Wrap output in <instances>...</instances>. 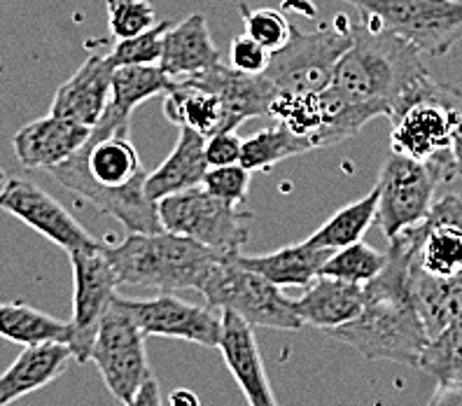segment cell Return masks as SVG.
<instances>
[{
  "label": "cell",
  "instance_id": "23",
  "mask_svg": "<svg viewBox=\"0 0 462 406\" xmlns=\"http://www.w3.org/2000/svg\"><path fill=\"white\" fill-rule=\"evenodd\" d=\"M409 294L430 341L446 328H451L453 322L462 320V276H432L420 269L413 257L409 271Z\"/></svg>",
  "mask_w": 462,
  "mask_h": 406
},
{
  "label": "cell",
  "instance_id": "32",
  "mask_svg": "<svg viewBox=\"0 0 462 406\" xmlns=\"http://www.w3.org/2000/svg\"><path fill=\"white\" fill-rule=\"evenodd\" d=\"M418 367L432 374L439 383L462 385V320L430 341Z\"/></svg>",
  "mask_w": 462,
  "mask_h": 406
},
{
  "label": "cell",
  "instance_id": "4",
  "mask_svg": "<svg viewBox=\"0 0 462 406\" xmlns=\"http://www.w3.org/2000/svg\"><path fill=\"white\" fill-rule=\"evenodd\" d=\"M103 250L113 264L119 285L159 292H201L215 264L229 254L166 229L152 234L126 232V236L115 245L103 243Z\"/></svg>",
  "mask_w": 462,
  "mask_h": 406
},
{
  "label": "cell",
  "instance_id": "6",
  "mask_svg": "<svg viewBox=\"0 0 462 406\" xmlns=\"http://www.w3.org/2000/svg\"><path fill=\"white\" fill-rule=\"evenodd\" d=\"M362 23L395 35L423 57H444L462 40V0H346Z\"/></svg>",
  "mask_w": 462,
  "mask_h": 406
},
{
  "label": "cell",
  "instance_id": "18",
  "mask_svg": "<svg viewBox=\"0 0 462 406\" xmlns=\"http://www.w3.org/2000/svg\"><path fill=\"white\" fill-rule=\"evenodd\" d=\"M91 129L75 125L70 119L47 115L22 126L12 138L17 161L23 169L50 171L51 166L66 161L82 143L89 138Z\"/></svg>",
  "mask_w": 462,
  "mask_h": 406
},
{
  "label": "cell",
  "instance_id": "20",
  "mask_svg": "<svg viewBox=\"0 0 462 406\" xmlns=\"http://www.w3.org/2000/svg\"><path fill=\"white\" fill-rule=\"evenodd\" d=\"M366 301L365 285L348 282L341 278L318 276L306 288L304 297L294 300L299 318L304 325L318 329H334L338 325L356 320Z\"/></svg>",
  "mask_w": 462,
  "mask_h": 406
},
{
  "label": "cell",
  "instance_id": "22",
  "mask_svg": "<svg viewBox=\"0 0 462 406\" xmlns=\"http://www.w3.org/2000/svg\"><path fill=\"white\" fill-rule=\"evenodd\" d=\"M334 250L320 248L306 238L301 243H292L285 248L276 250L269 254H243L236 253L234 260L245 269L254 271L271 281L278 288H288V285H297V288H309L310 282L320 276L322 264L328 262V257Z\"/></svg>",
  "mask_w": 462,
  "mask_h": 406
},
{
  "label": "cell",
  "instance_id": "26",
  "mask_svg": "<svg viewBox=\"0 0 462 406\" xmlns=\"http://www.w3.org/2000/svg\"><path fill=\"white\" fill-rule=\"evenodd\" d=\"M0 338H7L19 346L38 344H68L70 338V322L42 313L23 301L0 304Z\"/></svg>",
  "mask_w": 462,
  "mask_h": 406
},
{
  "label": "cell",
  "instance_id": "16",
  "mask_svg": "<svg viewBox=\"0 0 462 406\" xmlns=\"http://www.w3.org/2000/svg\"><path fill=\"white\" fill-rule=\"evenodd\" d=\"M217 348L222 350L226 369L236 378L248 406H281L273 395L260 348H257V338L248 322H243L229 310H222V337Z\"/></svg>",
  "mask_w": 462,
  "mask_h": 406
},
{
  "label": "cell",
  "instance_id": "24",
  "mask_svg": "<svg viewBox=\"0 0 462 406\" xmlns=\"http://www.w3.org/2000/svg\"><path fill=\"white\" fill-rule=\"evenodd\" d=\"M164 115L171 125L187 126L208 138L220 131H229L226 113L220 97L203 87L194 78L173 79L164 91Z\"/></svg>",
  "mask_w": 462,
  "mask_h": 406
},
{
  "label": "cell",
  "instance_id": "14",
  "mask_svg": "<svg viewBox=\"0 0 462 406\" xmlns=\"http://www.w3.org/2000/svg\"><path fill=\"white\" fill-rule=\"evenodd\" d=\"M0 210H5L7 215L22 220L23 225L31 226L40 236L57 243L59 248L66 250L68 254L97 243V238H91L85 226L79 225L57 198L47 194L35 182L23 180V178H10L3 185V189H0Z\"/></svg>",
  "mask_w": 462,
  "mask_h": 406
},
{
  "label": "cell",
  "instance_id": "17",
  "mask_svg": "<svg viewBox=\"0 0 462 406\" xmlns=\"http://www.w3.org/2000/svg\"><path fill=\"white\" fill-rule=\"evenodd\" d=\"M192 78L220 97L229 131H236V126H241L250 117L271 115V106L278 97V89L264 75L238 73L225 63H215L213 68Z\"/></svg>",
  "mask_w": 462,
  "mask_h": 406
},
{
  "label": "cell",
  "instance_id": "27",
  "mask_svg": "<svg viewBox=\"0 0 462 406\" xmlns=\"http://www.w3.org/2000/svg\"><path fill=\"white\" fill-rule=\"evenodd\" d=\"M376 210L378 189L374 187L365 198L348 203L341 210H337L320 229L310 234L309 241L313 245H320V248L328 250H338L344 248V245H350V243L362 241L365 234L369 232V226L376 222Z\"/></svg>",
  "mask_w": 462,
  "mask_h": 406
},
{
  "label": "cell",
  "instance_id": "40",
  "mask_svg": "<svg viewBox=\"0 0 462 406\" xmlns=\"http://www.w3.org/2000/svg\"><path fill=\"white\" fill-rule=\"evenodd\" d=\"M425 222L434 226L439 225L462 229V194H444V197L434 198Z\"/></svg>",
  "mask_w": 462,
  "mask_h": 406
},
{
  "label": "cell",
  "instance_id": "33",
  "mask_svg": "<svg viewBox=\"0 0 462 406\" xmlns=\"http://www.w3.org/2000/svg\"><path fill=\"white\" fill-rule=\"evenodd\" d=\"M171 26H173V22H162L150 31H145V33L135 35V38L117 40V45L107 54V59L115 66H135V63L159 66V59H162V51H164L166 31Z\"/></svg>",
  "mask_w": 462,
  "mask_h": 406
},
{
  "label": "cell",
  "instance_id": "42",
  "mask_svg": "<svg viewBox=\"0 0 462 406\" xmlns=\"http://www.w3.org/2000/svg\"><path fill=\"white\" fill-rule=\"evenodd\" d=\"M428 406H462V385L439 383Z\"/></svg>",
  "mask_w": 462,
  "mask_h": 406
},
{
  "label": "cell",
  "instance_id": "19",
  "mask_svg": "<svg viewBox=\"0 0 462 406\" xmlns=\"http://www.w3.org/2000/svg\"><path fill=\"white\" fill-rule=\"evenodd\" d=\"M73 360V350L68 344H38L26 346L5 372L0 374V406L14 404L35 390L54 383Z\"/></svg>",
  "mask_w": 462,
  "mask_h": 406
},
{
  "label": "cell",
  "instance_id": "39",
  "mask_svg": "<svg viewBox=\"0 0 462 406\" xmlns=\"http://www.w3.org/2000/svg\"><path fill=\"white\" fill-rule=\"evenodd\" d=\"M439 89L453 110V164L456 178H462V89L448 82H439Z\"/></svg>",
  "mask_w": 462,
  "mask_h": 406
},
{
  "label": "cell",
  "instance_id": "7",
  "mask_svg": "<svg viewBox=\"0 0 462 406\" xmlns=\"http://www.w3.org/2000/svg\"><path fill=\"white\" fill-rule=\"evenodd\" d=\"M353 42L348 14H337L334 23L301 33L292 26L288 45L271 54L264 78L281 94H320L334 79L338 59Z\"/></svg>",
  "mask_w": 462,
  "mask_h": 406
},
{
  "label": "cell",
  "instance_id": "8",
  "mask_svg": "<svg viewBox=\"0 0 462 406\" xmlns=\"http://www.w3.org/2000/svg\"><path fill=\"white\" fill-rule=\"evenodd\" d=\"M234 254L236 253H229L225 260L217 262L210 271L208 281L203 282L201 294L206 304L210 309L229 310L243 322H248L250 328L285 329V332L304 328L294 300H288L281 288L266 281L264 276L238 264Z\"/></svg>",
  "mask_w": 462,
  "mask_h": 406
},
{
  "label": "cell",
  "instance_id": "37",
  "mask_svg": "<svg viewBox=\"0 0 462 406\" xmlns=\"http://www.w3.org/2000/svg\"><path fill=\"white\" fill-rule=\"evenodd\" d=\"M271 63V51L250 35H236L229 47V66L238 73L264 75Z\"/></svg>",
  "mask_w": 462,
  "mask_h": 406
},
{
  "label": "cell",
  "instance_id": "36",
  "mask_svg": "<svg viewBox=\"0 0 462 406\" xmlns=\"http://www.w3.org/2000/svg\"><path fill=\"white\" fill-rule=\"evenodd\" d=\"M250 180H253V171H248L238 161V164L229 166H210L203 175L201 187H206L213 197L222 198V201L241 206L248 198Z\"/></svg>",
  "mask_w": 462,
  "mask_h": 406
},
{
  "label": "cell",
  "instance_id": "2",
  "mask_svg": "<svg viewBox=\"0 0 462 406\" xmlns=\"http://www.w3.org/2000/svg\"><path fill=\"white\" fill-rule=\"evenodd\" d=\"M420 245V229L409 226L390 238L385 264L365 285L366 301L356 320L329 329L334 338L353 346L366 360L418 367L430 337L409 294V271Z\"/></svg>",
  "mask_w": 462,
  "mask_h": 406
},
{
  "label": "cell",
  "instance_id": "41",
  "mask_svg": "<svg viewBox=\"0 0 462 406\" xmlns=\"http://www.w3.org/2000/svg\"><path fill=\"white\" fill-rule=\"evenodd\" d=\"M125 406H164V401H162V392H159L157 378L154 376L147 378L145 385H143V388L135 392L134 400Z\"/></svg>",
  "mask_w": 462,
  "mask_h": 406
},
{
  "label": "cell",
  "instance_id": "25",
  "mask_svg": "<svg viewBox=\"0 0 462 406\" xmlns=\"http://www.w3.org/2000/svg\"><path fill=\"white\" fill-rule=\"evenodd\" d=\"M208 171L206 161V138L197 131L182 126L178 145L157 171L147 173L145 192L152 201L171 197V194L194 189L203 185V175Z\"/></svg>",
  "mask_w": 462,
  "mask_h": 406
},
{
  "label": "cell",
  "instance_id": "34",
  "mask_svg": "<svg viewBox=\"0 0 462 406\" xmlns=\"http://www.w3.org/2000/svg\"><path fill=\"white\" fill-rule=\"evenodd\" d=\"M241 17L243 26H245V35L257 40L271 54L288 45L290 33H292V23L288 22V17L282 12L271 10V7L250 10L248 5H241Z\"/></svg>",
  "mask_w": 462,
  "mask_h": 406
},
{
  "label": "cell",
  "instance_id": "35",
  "mask_svg": "<svg viewBox=\"0 0 462 406\" xmlns=\"http://www.w3.org/2000/svg\"><path fill=\"white\" fill-rule=\"evenodd\" d=\"M107 26L115 40L135 38L157 26V12L147 0H106Z\"/></svg>",
  "mask_w": 462,
  "mask_h": 406
},
{
  "label": "cell",
  "instance_id": "43",
  "mask_svg": "<svg viewBox=\"0 0 462 406\" xmlns=\"http://www.w3.org/2000/svg\"><path fill=\"white\" fill-rule=\"evenodd\" d=\"M171 406H199V397L189 390H175L171 395Z\"/></svg>",
  "mask_w": 462,
  "mask_h": 406
},
{
  "label": "cell",
  "instance_id": "11",
  "mask_svg": "<svg viewBox=\"0 0 462 406\" xmlns=\"http://www.w3.org/2000/svg\"><path fill=\"white\" fill-rule=\"evenodd\" d=\"M390 122L393 152L418 161L453 154V110L432 75L400 103Z\"/></svg>",
  "mask_w": 462,
  "mask_h": 406
},
{
  "label": "cell",
  "instance_id": "12",
  "mask_svg": "<svg viewBox=\"0 0 462 406\" xmlns=\"http://www.w3.org/2000/svg\"><path fill=\"white\" fill-rule=\"evenodd\" d=\"M68 257L73 264V318L68 346L75 362H89L98 325L117 297L119 281L103 243H91Z\"/></svg>",
  "mask_w": 462,
  "mask_h": 406
},
{
  "label": "cell",
  "instance_id": "3",
  "mask_svg": "<svg viewBox=\"0 0 462 406\" xmlns=\"http://www.w3.org/2000/svg\"><path fill=\"white\" fill-rule=\"evenodd\" d=\"M428 78L430 70L416 47L383 31L374 33L360 22L353 23V42L338 59L329 87L346 101L390 119L400 103Z\"/></svg>",
  "mask_w": 462,
  "mask_h": 406
},
{
  "label": "cell",
  "instance_id": "1",
  "mask_svg": "<svg viewBox=\"0 0 462 406\" xmlns=\"http://www.w3.org/2000/svg\"><path fill=\"white\" fill-rule=\"evenodd\" d=\"M131 135V115L107 106L89 138L47 173L66 189L110 215L126 232H162L157 201L147 197V171Z\"/></svg>",
  "mask_w": 462,
  "mask_h": 406
},
{
  "label": "cell",
  "instance_id": "9",
  "mask_svg": "<svg viewBox=\"0 0 462 406\" xmlns=\"http://www.w3.org/2000/svg\"><path fill=\"white\" fill-rule=\"evenodd\" d=\"M159 222L166 232L194 238L222 253H238L248 243L253 213L213 197L206 187H194L157 201Z\"/></svg>",
  "mask_w": 462,
  "mask_h": 406
},
{
  "label": "cell",
  "instance_id": "30",
  "mask_svg": "<svg viewBox=\"0 0 462 406\" xmlns=\"http://www.w3.org/2000/svg\"><path fill=\"white\" fill-rule=\"evenodd\" d=\"M173 79L159 66H115L110 82V106L122 113H134L147 98L164 94Z\"/></svg>",
  "mask_w": 462,
  "mask_h": 406
},
{
  "label": "cell",
  "instance_id": "13",
  "mask_svg": "<svg viewBox=\"0 0 462 406\" xmlns=\"http://www.w3.org/2000/svg\"><path fill=\"white\" fill-rule=\"evenodd\" d=\"M119 300L145 337L182 338L203 348L220 346L222 310L210 309L208 304H192L171 292L159 294L154 300H129L119 294Z\"/></svg>",
  "mask_w": 462,
  "mask_h": 406
},
{
  "label": "cell",
  "instance_id": "5",
  "mask_svg": "<svg viewBox=\"0 0 462 406\" xmlns=\"http://www.w3.org/2000/svg\"><path fill=\"white\" fill-rule=\"evenodd\" d=\"M451 180H456L453 154L418 161L404 154L390 152L376 182V222L388 241L409 226L420 225L432 208L441 182Z\"/></svg>",
  "mask_w": 462,
  "mask_h": 406
},
{
  "label": "cell",
  "instance_id": "38",
  "mask_svg": "<svg viewBox=\"0 0 462 406\" xmlns=\"http://www.w3.org/2000/svg\"><path fill=\"white\" fill-rule=\"evenodd\" d=\"M243 141L236 131H220L206 138V161L210 166H229L241 161Z\"/></svg>",
  "mask_w": 462,
  "mask_h": 406
},
{
  "label": "cell",
  "instance_id": "21",
  "mask_svg": "<svg viewBox=\"0 0 462 406\" xmlns=\"http://www.w3.org/2000/svg\"><path fill=\"white\" fill-rule=\"evenodd\" d=\"M215 63H220V51L215 47L203 14H192L166 31L159 68L171 79L192 78L213 68Z\"/></svg>",
  "mask_w": 462,
  "mask_h": 406
},
{
  "label": "cell",
  "instance_id": "29",
  "mask_svg": "<svg viewBox=\"0 0 462 406\" xmlns=\"http://www.w3.org/2000/svg\"><path fill=\"white\" fill-rule=\"evenodd\" d=\"M420 245L416 250V264L432 276H462V229L418 225Z\"/></svg>",
  "mask_w": 462,
  "mask_h": 406
},
{
  "label": "cell",
  "instance_id": "28",
  "mask_svg": "<svg viewBox=\"0 0 462 406\" xmlns=\"http://www.w3.org/2000/svg\"><path fill=\"white\" fill-rule=\"evenodd\" d=\"M313 150L306 138L292 134L288 126L276 125L269 129H262L243 141L241 147V164L248 171H269L276 164L290 157H299Z\"/></svg>",
  "mask_w": 462,
  "mask_h": 406
},
{
  "label": "cell",
  "instance_id": "10",
  "mask_svg": "<svg viewBox=\"0 0 462 406\" xmlns=\"http://www.w3.org/2000/svg\"><path fill=\"white\" fill-rule=\"evenodd\" d=\"M89 360L97 362L107 390L122 404H129L147 378L152 376L147 367L145 334L125 309L119 294L98 325Z\"/></svg>",
  "mask_w": 462,
  "mask_h": 406
},
{
  "label": "cell",
  "instance_id": "15",
  "mask_svg": "<svg viewBox=\"0 0 462 406\" xmlns=\"http://www.w3.org/2000/svg\"><path fill=\"white\" fill-rule=\"evenodd\" d=\"M113 70L115 63L107 59V54H89L87 61L75 70L73 78H68L59 87L50 113L94 129L110 106Z\"/></svg>",
  "mask_w": 462,
  "mask_h": 406
},
{
  "label": "cell",
  "instance_id": "31",
  "mask_svg": "<svg viewBox=\"0 0 462 406\" xmlns=\"http://www.w3.org/2000/svg\"><path fill=\"white\" fill-rule=\"evenodd\" d=\"M383 264L385 253H378L376 248L366 245L365 241H357L334 250L328 257V262L322 264L320 276L341 278V281L366 285L372 278L381 273Z\"/></svg>",
  "mask_w": 462,
  "mask_h": 406
}]
</instances>
